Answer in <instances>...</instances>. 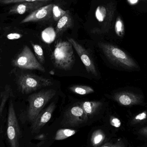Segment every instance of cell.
Instances as JSON below:
<instances>
[{
	"instance_id": "6da1fadb",
	"label": "cell",
	"mask_w": 147,
	"mask_h": 147,
	"mask_svg": "<svg viewBox=\"0 0 147 147\" xmlns=\"http://www.w3.org/2000/svg\"><path fill=\"white\" fill-rule=\"evenodd\" d=\"M51 59L56 68L66 71L71 70L75 62L73 46L71 43L68 41H58Z\"/></svg>"
},
{
	"instance_id": "7a4b0ae2",
	"label": "cell",
	"mask_w": 147,
	"mask_h": 147,
	"mask_svg": "<svg viewBox=\"0 0 147 147\" xmlns=\"http://www.w3.org/2000/svg\"><path fill=\"white\" fill-rule=\"evenodd\" d=\"M15 76L18 89L23 94H29L53 84L51 79L32 73L22 72L16 73Z\"/></svg>"
},
{
	"instance_id": "3957f363",
	"label": "cell",
	"mask_w": 147,
	"mask_h": 147,
	"mask_svg": "<svg viewBox=\"0 0 147 147\" xmlns=\"http://www.w3.org/2000/svg\"><path fill=\"white\" fill-rule=\"evenodd\" d=\"M56 91L53 89H44L31 94L28 98V108L27 111L28 120L32 123L47 104L55 96Z\"/></svg>"
},
{
	"instance_id": "277c9868",
	"label": "cell",
	"mask_w": 147,
	"mask_h": 147,
	"mask_svg": "<svg viewBox=\"0 0 147 147\" xmlns=\"http://www.w3.org/2000/svg\"><path fill=\"white\" fill-rule=\"evenodd\" d=\"M98 46L107 58L113 64L125 69H137L136 62L124 51L109 43L99 42Z\"/></svg>"
},
{
	"instance_id": "5b68a950",
	"label": "cell",
	"mask_w": 147,
	"mask_h": 147,
	"mask_svg": "<svg viewBox=\"0 0 147 147\" xmlns=\"http://www.w3.org/2000/svg\"><path fill=\"white\" fill-rule=\"evenodd\" d=\"M12 64L22 70H36L45 72V67L39 62L30 48L25 45L21 51L12 60Z\"/></svg>"
},
{
	"instance_id": "8992f818",
	"label": "cell",
	"mask_w": 147,
	"mask_h": 147,
	"mask_svg": "<svg viewBox=\"0 0 147 147\" xmlns=\"http://www.w3.org/2000/svg\"><path fill=\"white\" fill-rule=\"evenodd\" d=\"M7 133L10 146H20L19 140L22 136L21 132L15 111L13 103L12 100L9 102Z\"/></svg>"
},
{
	"instance_id": "52a82bcc",
	"label": "cell",
	"mask_w": 147,
	"mask_h": 147,
	"mask_svg": "<svg viewBox=\"0 0 147 147\" xmlns=\"http://www.w3.org/2000/svg\"><path fill=\"white\" fill-rule=\"evenodd\" d=\"M88 118L80 104H76L70 107L65 111L61 124L69 127H78L86 123Z\"/></svg>"
},
{
	"instance_id": "ba28073f",
	"label": "cell",
	"mask_w": 147,
	"mask_h": 147,
	"mask_svg": "<svg viewBox=\"0 0 147 147\" xmlns=\"http://www.w3.org/2000/svg\"><path fill=\"white\" fill-rule=\"evenodd\" d=\"M115 8L111 4L99 5L95 11V17L105 32L109 31L114 18Z\"/></svg>"
},
{
	"instance_id": "9c48e42d",
	"label": "cell",
	"mask_w": 147,
	"mask_h": 147,
	"mask_svg": "<svg viewBox=\"0 0 147 147\" xmlns=\"http://www.w3.org/2000/svg\"><path fill=\"white\" fill-rule=\"evenodd\" d=\"M68 41L71 43L79 56L84 65L86 71L90 74H92L95 77H97L98 73L95 64L88 51L74 39L69 38Z\"/></svg>"
},
{
	"instance_id": "30bf717a",
	"label": "cell",
	"mask_w": 147,
	"mask_h": 147,
	"mask_svg": "<svg viewBox=\"0 0 147 147\" xmlns=\"http://www.w3.org/2000/svg\"><path fill=\"white\" fill-rule=\"evenodd\" d=\"M53 4L51 3L37 9L26 16L20 23L36 22L50 19L53 16Z\"/></svg>"
},
{
	"instance_id": "8fae6325",
	"label": "cell",
	"mask_w": 147,
	"mask_h": 147,
	"mask_svg": "<svg viewBox=\"0 0 147 147\" xmlns=\"http://www.w3.org/2000/svg\"><path fill=\"white\" fill-rule=\"evenodd\" d=\"M55 108V104L52 103L39 114L34 121L32 123L31 131L32 133H38L44 126L50 121Z\"/></svg>"
},
{
	"instance_id": "7c38bea8",
	"label": "cell",
	"mask_w": 147,
	"mask_h": 147,
	"mask_svg": "<svg viewBox=\"0 0 147 147\" xmlns=\"http://www.w3.org/2000/svg\"><path fill=\"white\" fill-rule=\"evenodd\" d=\"M46 2L34 1L24 2L15 3L11 7L9 11V14L22 15L28 12H32L37 9L43 7L46 4Z\"/></svg>"
},
{
	"instance_id": "4fadbf2b",
	"label": "cell",
	"mask_w": 147,
	"mask_h": 147,
	"mask_svg": "<svg viewBox=\"0 0 147 147\" xmlns=\"http://www.w3.org/2000/svg\"><path fill=\"white\" fill-rule=\"evenodd\" d=\"M114 98L121 105L126 106L140 104L143 101L141 95L125 91L116 93L114 96Z\"/></svg>"
},
{
	"instance_id": "5bb4252c",
	"label": "cell",
	"mask_w": 147,
	"mask_h": 147,
	"mask_svg": "<svg viewBox=\"0 0 147 147\" xmlns=\"http://www.w3.org/2000/svg\"><path fill=\"white\" fill-rule=\"evenodd\" d=\"M72 23L73 21L70 13L69 11L68 10L66 14L62 16L58 21L57 24L56 26L57 34H59L71 27L72 26Z\"/></svg>"
},
{
	"instance_id": "9a60e30c",
	"label": "cell",
	"mask_w": 147,
	"mask_h": 147,
	"mask_svg": "<svg viewBox=\"0 0 147 147\" xmlns=\"http://www.w3.org/2000/svg\"><path fill=\"white\" fill-rule=\"evenodd\" d=\"M102 103L98 101H85L81 103L80 105L88 117L95 114L102 107Z\"/></svg>"
},
{
	"instance_id": "2e32d148",
	"label": "cell",
	"mask_w": 147,
	"mask_h": 147,
	"mask_svg": "<svg viewBox=\"0 0 147 147\" xmlns=\"http://www.w3.org/2000/svg\"><path fill=\"white\" fill-rule=\"evenodd\" d=\"M13 93L11 86L8 84L5 85L3 90L1 94V102L0 103V116L2 114L6 103L11 97H13Z\"/></svg>"
},
{
	"instance_id": "e0dca14e",
	"label": "cell",
	"mask_w": 147,
	"mask_h": 147,
	"mask_svg": "<svg viewBox=\"0 0 147 147\" xmlns=\"http://www.w3.org/2000/svg\"><path fill=\"white\" fill-rule=\"evenodd\" d=\"M69 89L73 93L82 96L91 94L95 92L92 88L87 85H74L71 86Z\"/></svg>"
},
{
	"instance_id": "ac0fdd59",
	"label": "cell",
	"mask_w": 147,
	"mask_h": 147,
	"mask_svg": "<svg viewBox=\"0 0 147 147\" xmlns=\"http://www.w3.org/2000/svg\"><path fill=\"white\" fill-rule=\"evenodd\" d=\"M105 138L104 133L102 130L98 129L93 132L91 138V145L93 147L101 146Z\"/></svg>"
},
{
	"instance_id": "d6986e66",
	"label": "cell",
	"mask_w": 147,
	"mask_h": 147,
	"mask_svg": "<svg viewBox=\"0 0 147 147\" xmlns=\"http://www.w3.org/2000/svg\"><path fill=\"white\" fill-rule=\"evenodd\" d=\"M76 131L74 129H59L55 136V140H62L69 138L76 133Z\"/></svg>"
},
{
	"instance_id": "ffe728a7",
	"label": "cell",
	"mask_w": 147,
	"mask_h": 147,
	"mask_svg": "<svg viewBox=\"0 0 147 147\" xmlns=\"http://www.w3.org/2000/svg\"><path fill=\"white\" fill-rule=\"evenodd\" d=\"M31 43L39 62L41 64H45V58L42 47L38 44H34L32 42H31Z\"/></svg>"
},
{
	"instance_id": "44dd1931",
	"label": "cell",
	"mask_w": 147,
	"mask_h": 147,
	"mask_svg": "<svg viewBox=\"0 0 147 147\" xmlns=\"http://www.w3.org/2000/svg\"><path fill=\"white\" fill-rule=\"evenodd\" d=\"M68 10L62 9L58 5L53 4V17L55 21H58L59 20L66 14Z\"/></svg>"
},
{
	"instance_id": "7402d4cb",
	"label": "cell",
	"mask_w": 147,
	"mask_h": 147,
	"mask_svg": "<svg viewBox=\"0 0 147 147\" xmlns=\"http://www.w3.org/2000/svg\"><path fill=\"white\" fill-rule=\"evenodd\" d=\"M116 33L120 37H122L124 34V26L123 21L120 16H118L116 21L115 25Z\"/></svg>"
},
{
	"instance_id": "603a6c76",
	"label": "cell",
	"mask_w": 147,
	"mask_h": 147,
	"mask_svg": "<svg viewBox=\"0 0 147 147\" xmlns=\"http://www.w3.org/2000/svg\"><path fill=\"white\" fill-rule=\"evenodd\" d=\"M51 1L52 0H0V3L6 5V4H15V3L24 2L42 1L47 2Z\"/></svg>"
},
{
	"instance_id": "cb8c5ba5",
	"label": "cell",
	"mask_w": 147,
	"mask_h": 147,
	"mask_svg": "<svg viewBox=\"0 0 147 147\" xmlns=\"http://www.w3.org/2000/svg\"><path fill=\"white\" fill-rule=\"evenodd\" d=\"M147 118V112L146 111H144V112H142V113L134 117V119H133V121H132V123L134 124L137 123H138L140 122L144 121V120L146 119Z\"/></svg>"
},
{
	"instance_id": "d4e9b609",
	"label": "cell",
	"mask_w": 147,
	"mask_h": 147,
	"mask_svg": "<svg viewBox=\"0 0 147 147\" xmlns=\"http://www.w3.org/2000/svg\"><path fill=\"white\" fill-rule=\"evenodd\" d=\"M110 124L111 126L115 128H119L121 126V121L118 118L115 117H111L110 118Z\"/></svg>"
},
{
	"instance_id": "484cf974",
	"label": "cell",
	"mask_w": 147,
	"mask_h": 147,
	"mask_svg": "<svg viewBox=\"0 0 147 147\" xmlns=\"http://www.w3.org/2000/svg\"><path fill=\"white\" fill-rule=\"evenodd\" d=\"M102 147H125L124 144L121 141L117 142L116 143H111L110 142L105 143L102 146H100Z\"/></svg>"
},
{
	"instance_id": "4316f807",
	"label": "cell",
	"mask_w": 147,
	"mask_h": 147,
	"mask_svg": "<svg viewBox=\"0 0 147 147\" xmlns=\"http://www.w3.org/2000/svg\"><path fill=\"white\" fill-rule=\"evenodd\" d=\"M22 37V35L18 33H12L7 35V38L9 40H16L20 39Z\"/></svg>"
},
{
	"instance_id": "83f0119b",
	"label": "cell",
	"mask_w": 147,
	"mask_h": 147,
	"mask_svg": "<svg viewBox=\"0 0 147 147\" xmlns=\"http://www.w3.org/2000/svg\"><path fill=\"white\" fill-rule=\"evenodd\" d=\"M138 133L141 135L147 137V127L142 128L140 129Z\"/></svg>"
},
{
	"instance_id": "f1b7e54d",
	"label": "cell",
	"mask_w": 147,
	"mask_h": 147,
	"mask_svg": "<svg viewBox=\"0 0 147 147\" xmlns=\"http://www.w3.org/2000/svg\"><path fill=\"white\" fill-rule=\"evenodd\" d=\"M47 136L45 135H39L35 136V139L38 140L45 141L46 140Z\"/></svg>"
},
{
	"instance_id": "f546056e",
	"label": "cell",
	"mask_w": 147,
	"mask_h": 147,
	"mask_svg": "<svg viewBox=\"0 0 147 147\" xmlns=\"http://www.w3.org/2000/svg\"><path fill=\"white\" fill-rule=\"evenodd\" d=\"M1 50L0 48V66L1 64Z\"/></svg>"
}]
</instances>
